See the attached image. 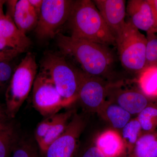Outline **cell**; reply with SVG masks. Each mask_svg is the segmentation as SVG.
I'll use <instances>...</instances> for the list:
<instances>
[{
    "instance_id": "4fadbf2b",
    "label": "cell",
    "mask_w": 157,
    "mask_h": 157,
    "mask_svg": "<svg viewBox=\"0 0 157 157\" xmlns=\"http://www.w3.org/2000/svg\"><path fill=\"white\" fill-rule=\"evenodd\" d=\"M129 21L137 29L147 34L157 33L153 11L148 0H129L126 6Z\"/></svg>"
},
{
    "instance_id": "277c9868",
    "label": "cell",
    "mask_w": 157,
    "mask_h": 157,
    "mask_svg": "<svg viewBox=\"0 0 157 157\" xmlns=\"http://www.w3.org/2000/svg\"><path fill=\"white\" fill-rule=\"evenodd\" d=\"M37 69L35 55L28 52L14 70L6 93V111L9 117L15 116L28 97Z\"/></svg>"
},
{
    "instance_id": "30bf717a",
    "label": "cell",
    "mask_w": 157,
    "mask_h": 157,
    "mask_svg": "<svg viewBox=\"0 0 157 157\" xmlns=\"http://www.w3.org/2000/svg\"><path fill=\"white\" fill-rule=\"evenodd\" d=\"M107 99L117 104L131 115H137L152 103L140 90L123 88L120 82H110Z\"/></svg>"
},
{
    "instance_id": "7402d4cb",
    "label": "cell",
    "mask_w": 157,
    "mask_h": 157,
    "mask_svg": "<svg viewBox=\"0 0 157 157\" xmlns=\"http://www.w3.org/2000/svg\"><path fill=\"white\" fill-rule=\"evenodd\" d=\"M137 120L142 133L154 132L157 130V107L151 103L137 114Z\"/></svg>"
},
{
    "instance_id": "44dd1931",
    "label": "cell",
    "mask_w": 157,
    "mask_h": 157,
    "mask_svg": "<svg viewBox=\"0 0 157 157\" xmlns=\"http://www.w3.org/2000/svg\"><path fill=\"white\" fill-rule=\"evenodd\" d=\"M121 130V135L128 154L142 134V129L137 118H135L129 121Z\"/></svg>"
},
{
    "instance_id": "5bb4252c",
    "label": "cell",
    "mask_w": 157,
    "mask_h": 157,
    "mask_svg": "<svg viewBox=\"0 0 157 157\" xmlns=\"http://www.w3.org/2000/svg\"><path fill=\"white\" fill-rule=\"evenodd\" d=\"M94 144L105 157H121L127 152L121 134L113 129L102 132Z\"/></svg>"
},
{
    "instance_id": "ba28073f",
    "label": "cell",
    "mask_w": 157,
    "mask_h": 157,
    "mask_svg": "<svg viewBox=\"0 0 157 157\" xmlns=\"http://www.w3.org/2000/svg\"><path fill=\"white\" fill-rule=\"evenodd\" d=\"M110 83L104 78L90 76L81 70L77 101L87 112H98L107 100Z\"/></svg>"
},
{
    "instance_id": "f546056e",
    "label": "cell",
    "mask_w": 157,
    "mask_h": 157,
    "mask_svg": "<svg viewBox=\"0 0 157 157\" xmlns=\"http://www.w3.org/2000/svg\"><path fill=\"white\" fill-rule=\"evenodd\" d=\"M148 1L151 6L153 11L157 29V0H148Z\"/></svg>"
},
{
    "instance_id": "6da1fadb",
    "label": "cell",
    "mask_w": 157,
    "mask_h": 157,
    "mask_svg": "<svg viewBox=\"0 0 157 157\" xmlns=\"http://www.w3.org/2000/svg\"><path fill=\"white\" fill-rule=\"evenodd\" d=\"M57 44L62 53L73 58L90 76L109 81L115 69L116 56L109 46L58 33Z\"/></svg>"
},
{
    "instance_id": "8fae6325",
    "label": "cell",
    "mask_w": 157,
    "mask_h": 157,
    "mask_svg": "<svg viewBox=\"0 0 157 157\" xmlns=\"http://www.w3.org/2000/svg\"><path fill=\"white\" fill-rule=\"evenodd\" d=\"M106 24L115 36L122 30L126 23V6L124 0L93 1Z\"/></svg>"
},
{
    "instance_id": "1f68e13d",
    "label": "cell",
    "mask_w": 157,
    "mask_h": 157,
    "mask_svg": "<svg viewBox=\"0 0 157 157\" xmlns=\"http://www.w3.org/2000/svg\"><path fill=\"white\" fill-rule=\"evenodd\" d=\"M155 104L156 106L157 107V99L155 103Z\"/></svg>"
},
{
    "instance_id": "d4e9b609",
    "label": "cell",
    "mask_w": 157,
    "mask_h": 157,
    "mask_svg": "<svg viewBox=\"0 0 157 157\" xmlns=\"http://www.w3.org/2000/svg\"><path fill=\"white\" fill-rule=\"evenodd\" d=\"M10 61L0 62V90L9 85L14 70Z\"/></svg>"
},
{
    "instance_id": "ac0fdd59",
    "label": "cell",
    "mask_w": 157,
    "mask_h": 157,
    "mask_svg": "<svg viewBox=\"0 0 157 157\" xmlns=\"http://www.w3.org/2000/svg\"><path fill=\"white\" fill-rule=\"evenodd\" d=\"M128 157H157V130L142 133Z\"/></svg>"
},
{
    "instance_id": "484cf974",
    "label": "cell",
    "mask_w": 157,
    "mask_h": 157,
    "mask_svg": "<svg viewBox=\"0 0 157 157\" xmlns=\"http://www.w3.org/2000/svg\"><path fill=\"white\" fill-rule=\"evenodd\" d=\"M78 157H105L94 144L88 146L82 152Z\"/></svg>"
},
{
    "instance_id": "9a60e30c",
    "label": "cell",
    "mask_w": 157,
    "mask_h": 157,
    "mask_svg": "<svg viewBox=\"0 0 157 157\" xmlns=\"http://www.w3.org/2000/svg\"><path fill=\"white\" fill-rule=\"evenodd\" d=\"M39 14L29 0L17 1L12 18L17 28L24 34L36 28Z\"/></svg>"
},
{
    "instance_id": "f1b7e54d",
    "label": "cell",
    "mask_w": 157,
    "mask_h": 157,
    "mask_svg": "<svg viewBox=\"0 0 157 157\" xmlns=\"http://www.w3.org/2000/svg\"><path fill=\"white\" fill-rule=\"evenodd\" d=\"M9 117L6 113V109H4L0 106V124L6 123L7 120Z\"/></svg>"
},
{
    "instance_id": "2e32d148",
    "label": "cell",
    "mask_w": 157,
    "mask_h": 157,
    "mask_svg": "<svg viewBox=\"0 0 157 157\" xmlns=\"http://www.w3.org/2000/svg\"><path fill=\"white\" fill-rule=\"evenodd\" d=\"M97 113L114 130H122L131 120L132 115L117 104L106 100Z\"/></svg>"
},
{
    "instance_id": "83f0119b",
    "label": "cell",
    "mask_w": 157,
    "mask_h": 157,
    "mask_svg": "<svg viewBox=\"0 0 157 157\" xmlns=\"http://www.w3.org/2000/svg\"><path fill=\"white\" fill-rule=\"evenodd\" d=\"M29 2L31 5L33 6L34 9H35L37 14H40L41 8H42V2L43 0H29Z\"/></svg>"
},
{
    "instance_id": "cb8c5ba5",
    "label": "cell",
    "mask_w": 157,
    "mask_h": 157,
    "mask_svg": "<svg viewBox=\"0 0 157 157\" xmlns=\"http://www.w3.org/2000/svg\"><path fill=\"white\" fill-rule=\"evenodd\" d=\"M12 157H39L36 148L32 143L22 140L17 143Z\"/></svg>"
},
{
    "instance_id": "4316f807",
    "label": "cell",
    "mask_w": 157,
    "mask_h": 157,
    "mask_svg": "<svg viewBox=\"0 0 157 157\" xmlns=\"http://www.w3.org/2000/svg\"><path fill=\"white\" fill-rule=\"evenodd\" d=\"M19 54L18 51L14 49L0 50V62L11 61Z\"/></svg>"
},
{
    "instance_id": "9c48e42d",
    "label": "cell",
    "mask_w": 157,
    "mask_h": 157,
    "mask_svg": "<svg viewBox=\"0 0 157 157\" xmlns=\"http://www.w3.org/2000/svg\"><path fill=\"white\" fill-rule=\"evenodd\" d=\"M85 126L83 118L74 113L64 133L42 154L44 157H76L79 137Z\"/></svg>"
},
{
    "instance_id": "52a82bcc",
    "label": "cell",
    "mask_w": 157,
    "mask_h": 157,
    "mask_svg": "<svg viewBox=\"0 0 157 157\" xmlns=\"http://www.w3.org/2000/svg\"><path fill=\"white\" fill-rule=\"evenodd\" d=\"M33 104L36 110L45 117L58 113L65 107L63 100L53 81L41 70L33 86Z\"/></svg>"
},
{
    "instance_id": "7a4b0ae2",
    "label": "cell",
    "mask_w": 157,
    "mask_h": 157,
    "mask_svg": "<svg viewBox=\"0 0 157 157\" xmlns=\"http://www.w3.org/2000/svg\"><path fill=\"white\" fill-rule=\"evenodd\" d=\"M67 23L70 36L109 47L116 45L115 36L93 1H74Z\"/></svg>"
},
{
    "instance_id": "3957f363",
    "label": "cell",
    "mask_w": 157,
    "mask_h": 157,
    "mask_svg": "<svg viewBox=\"0 0 157 157\" xmlns=\"http://www.w3.org/2000/svg\"><path fill=\"white\" fill-rule=\"evenodd\" d=\"M40 66V70L53 81L65 107L77 101L81 69L71 64L64 57L51 52L45 53Z\"/></svg>"
},
{
    "instance_id": "e0dca14e",
    "label": "cell",
    "mask_w": 157,
    "mask_h": 157,
    "mask_svg": "<svg viewBox=\"0 0 157 157\" xmlns=\"http://www.w3.org/2000/svg\"><path fill=\"white\" fill-rule=\"evenodd\" d=\"M74 113V110L73 109L56 113L54 121L48 129L47 134L38 144L42 154L46 151L54 141L64 133Z\"/></svg>"
},
{
    "instance_id": "4dcf8cb0",
    "label": "cell",
    "mask_w": 157,
    "mask_h": 157,
    "mask_svg": "<svg viewBox=\"0 0 157 157\" xmlns=\"http://www.w3.org/2000/svg\"><path fill=\"white\" fill-rule=\"evenodd\" d=\"M6 1L0 0V20L5 17L6 15L4 14V11H3V6L6 3Z\"/></svg>"
},
{
    "instance_id": "ffe728a7",
    "label": "cell",
    "mask_w": 157,
    "mask_h": 157,
    "mask_svg": "<svg viewBox=\"0 0 157 157\" xmlns=\"http://www.w3.org/2000/svg\"><path fill=\"white\" fill-rule=\"evenodd\" d=\"M14 127L10 124H0V157H9L17 142Z\"/></svg>"
},
{
    "instance_id": "8992f818",
    "label": "cell",
    "mask_w": 157,
    "mask_h": 157,
    "mask_svg": "<svg viewBox=\"0 0 157 157\" xmlns=\"http://www.w3.org/2000/svg\"><path fill=\"white\" fill-rule=\"evenodd\" d=\"M74 1L43 0L35 28L37 37L41 40L57 35L59 29L67 21Z\"/></svg>"
},
{
    "instance_id": "d6986e66",
    "label": "cell",
    "mask_w": 157,
    "mask_h": 157,
    "mask_svg": "<svg viewBox=\"0 0 157 157\" xmlns=\"http://www.w3.org/2000/svg\"><path fill=\"white\" fill-rule=\"evenodd\" d=\"M137 83L140 90L150 99H157V67H145L139 73Z\"/></svg>"
},
{
    "instance_id": "5b68a950",
    "label": "cell",
    "mask_w": 157,
    "mask_h": 157,
    "mask_svg": "<svg viewBox=\"0 0 157 157\" xmlns=\"http://www.w3.org/2000/svg\"><path fill=\"white\" fill-rule=\"evenodd\" d=\"M147 39L129 21L116 37L121 64L130 73H139L145 68Z\"/></svg>"
},
{
    "instance_id": "603a6c76",
    "label": "cell",
    "mask_w": 157,
    "mask_h": 157,
    "mask_svg": "<svg viewBox=\"0 0 157 157\" xmlns=\"http://www.w3.org/2000/svg\"><path fill=\"white\" fill-rule=\"evenodd\" d=\"M146 38L145 67H157V36L154 33L147 34Z\"/></svg>"
},
{
    "instance_id": "7c38bea8",
    "label": "cell",
    "mask_w": 157,
    "mask_h": 157,
    "mask_svg": "<svg viewBox=\"0 0 157 157\" xmlns=\"http://www.w3.org/2000/svg\"><path fill=\"white\" fill-rule=\"evenodd\" d=\"M31 45L30 39L17 28L10 16L6 14L0 20V50L14 49L21 53Z\"/></svg>"
}]
</instances>
